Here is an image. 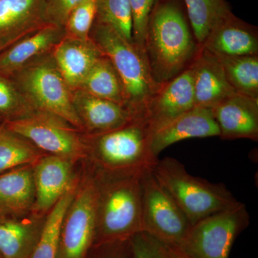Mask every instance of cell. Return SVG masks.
<instances>
[{"mask_svg": "<svg viewBox=\"0 0 258 258\" xmlns=\"http://www.w3.org/2000/svg\"><path fill=\"white\" fill-rule=\"evenodd\" d=\"M197 46L179 7L166 3L153 9L148 23L144 53L153 79L168 82L189 67Z\"/></svg>", "mask_w": 258, "mask_h": 258, "instance_id": "cell-1", "label": "cell"}, {"mask_svg": "<svg viewBox=\"0 0 258 258\" xmlns=\"http://www.w3.org/2000/svg\"><path fill=\"white\" fill-rule=\"evenodd\" d=\"M143 172L120 173L113 181L103 183V186L97 184L94 244L127 240L143 232L141 182Z\"/></svg>", "mask_w": 258, "mask_h": 258, "instance_id": "cell-2", "label": "cell"}, {"mask_svg": "<svg viewBox=\"0 0 258 258\" xmlns=\"http://www.w3.org/2000/svg\"><path fill=\"white\" fill-rule=\"evenodd\" d=\"M152 172L191 226L239 202L223 184L191 175L174 158L159 159Z\"/></svg>", "mask_w": 258, "mask_h": 258, "instance_id": "cell-3", "label": "cell"}, {"mask_svg": "<svg viewBox=\"0 0 258 258\" xmlns=\"http://www.w3.org/2000/svg\"><path fill=\"white\" fill-rule=\"evenodd\" d=\"M90 37L114 66L124 87L128 108L140 118L161 86L153 79L145 54L111 27L96 20Z\"/></svg>", "mask_w": 258, "mask_h": 258, "instance_id": "cell-4", "label": "cell"}, {"mask_svg": "<svg viewBox=\"0 0 258 258\" xmlns=\"http://www.w3.org/2000/svg\"><path fill=\"white\" fill-rule=\"evenodd\" d=\"M13 75L20 91L39 111L56 115L69 124L82 128L70 88L54 61L28 63Z\"/></svg>", "mask_w": 258, "mask_h": 258, "instance_id": "cell-5", "label": "cell"}, {"mask_svg": "<svg viewBox=\"0 0 258 258\" xmlns=\"http://www.w3.org/2000/svg\"><path fill=\"white\" fill-rule=\"evenodd\" d=\"M98 159L113 173H139L152 169L159 158L153 154L151 135L142 118L99 135L96 142Z\"/></svg>", "mask_w": 258, "mask_h": 258, "instance_id": "cell-6", "label": "cell"}, {"mask_svg": "<svg viewBox=\"0 0 258 258\" xmlns=\"http://www.w3.org/2000/svg\"><path fill=\"white\" fill-rule=\"evenodd\" d=\"M249 224L247 208L238 202L191 226L179 247L191 258H229L236 239Z\"/></svg>", "mask_w": 258, "mask_h": 258, "instance_id": "cell-7", "label": "cell"}, {"mask_svg": "<svg viewBox=\"0 0 258 258\" xmlns=\"http://www.w3.org/2000/svg\"><path fill=\"white\" fill-rule=\"evenodd\" d=\"M141 182L143 232L166 246L179 247L191 229L187 218L158 182L152 169L144 171Z\"/></svg>", "mask_w": 258, "mask_h": 258, "instance_id": "cell-8", "label": "cell"}, {"mask_svg": "<svg viewBox=\"0 0 258 258\" xmlns=\"http://www.w3.org/2000/svg\"><path fill=\"white\" fill-rule=\"evenodd\" d=\"M10 132L28 139L52 155L73 159L83 157L84 145L69 123L56 115L39 111L3 123Z\"/></svg>", "mask_w": 258, "mask_h": 258, "instance_id": "cell-9", "label": "cell"}, {"mask_svg": "<svg viewBox=\"0 0 258 258\" xmlns=\"http://www.w3.org/2000/svg\"><path fill=\"white\" fill-rule=\"evenodd\" d=\"M98 189L90 181L76 192L61 227L57 258H86L96 237Z\"/></svg>", "mask_w": 258, "mask_h": 258, "instance_id": "cell-10", "label": "cell"}, {"mask_svg": "<svg viewBox=\"0 0 258 258\" xmlns=\"http://www.w3.org/2000/svg\"><path fill=\"white\" fill-rule=\"evenodd\" d=\"M195 106L192 73L189 66L174 79L161 84L146 105L141 118L152 136Z\"/></svg>", "mask_w": 258, "mask_h": 258, "instance_id": "cell-11", "label": "cell"}, {"mask_svg": "<svg viewBox=\"0 0 258 258\" xmlns=\"http://www.w3.org/2000/svg\"><path fill=\"white\" fill-rule=\"evenodd\" d=\"M195 106L212 108L237 93L230 86L216 55L200 46L189 64Z\"/></svg>", "mask_w": 258, "mask_h": 258, "instance_id": "cell-12", "label": "cell"}, {"mask_svg": "<svg viewBox=\"0 0 258 258\" xmlns=\"http://www.w3.org/2000/svg\"><path fill=\"white\" fill-rule=\"evenodd\" d=\"M220 131L211 108L195 106L176 117L151 136V148L156 157L180 141L220 137Z\"/></svg>", "mask_w": 258, "mask_h": 258, "instance_id": "cell-13", "label": "cell"}, {"mask_svg": "<svg viewBox=\"0 0 258 258\" xmlns=\"http://www.w3.org/2000/svg\"><path fill=\"white\" fill-rule=\"evenodd\" d=\"M220 138L258 139V98L236 93L212 108Z\"/></svg>", "mask_w": 258, "mask_h": 258, "instance_id": "cell-14", "label": "cell"}, {"mask_svg": "<svg viewBox=\"0 0 258 258\" xmlns=\"http://www.w3.org/2000/svg\"><path fill=\"white\" fill-rule=\"evenodd\" d=\"M53 61L71 89H79L93 64L103 55L91 40L64 35L53 48Z\"/></svg>", "mask_w": 258, "mask_h": 258, "instance_id": "cell-15", "label": "cell"}, {"mask_svg": "<svg viewBox=\"0 0 258 258\" xmlns=\"http://www.w3.org/2000/svg\"><path fill=\"white\" fill-rule=\"evenodd\" d=\"M83 126L103 134L121 128L137 118L129 108L77 89L72 96Z\"/></svg>", "mask_w": 258, "mask_h": 258, "instance_id": "cell-16", "label": "cell"}, {"mask_svg": "<svg viewBox=\"0 0 258 258\" xmlns=\"http://www.w3.org/2000/svg\"><path fill=\"white\" fill-rule=\"evenodd\" d=\"M200 46L217 55H257V33L232 13L212 29Z\"/></svg>", "mask_w": 258, "mask_h": 258, "instance_id": "cell-17", "label": "cell"}, {"mask_svg": "<svg viewBox=\"0 0 258 258\" xmlns=\"http://www.w3.org/2000/svg\"><path fill=\"white\" fill-rule=\"evenodd\" d=\"M71 161L69 158L52 155L37 161L33 172L37 210H50L72 184Z\"/></svg>", "mask_w": 258, "mask_h": 258, "instance_id": "cell-18", "label": "cell"}, {"mask_svg": "<svg viewBox=\"0 0 258 258\" xmlns=\"http://www.w3.org/2000/svg\"><path fill=\"white\" fill-rule=\"evenodd\" d=\"M66 35L64 28L45 25L0 52V76L8 77L53 48Z\"/></svg>", "mask_w": 258, "mask_h": 258, "instance_id": "cell-19", "label": "cell"}, {"mask_svg": "<svg viewBox=\"0 0 258 258\" xmlns=\"http://www.w3.org/2000/svg\"><path fill=\"white\" fill-rule=\"evenodd\" d=\"M24 166L0 174L2 216L18 215L28 210L33 203L35 199L33 171Z\"/></svg>", "mask_w": 258, "mask_h": 258, "instance_id": "cell-20", "label": "cell"}, {"mask_svg": "<svg viewBox=\"0 0 258 258\" xmlns=\"http://www.w3.org/2000/svg\"><path fill=\"white\" fill-rule=\"evenodd\" d=\"M42 227L0 215V256L30 258L40 238Z\"/></svg>", "mask_w": 258, "mask_h": 258, "instance_id": "cell-21", "label": "cell"}, {"mask_svg": "<svg viewBox=\"0 0 258 258\" xmlns=\"http://www.w3.org/2000/svg\"><path fill=\"white\" fill-rule=\"evenodd\" d=\"M44 25L39 0H0V37L29 35Z\"/></svg>", "mask_w": 258, "mask_h": 258, "instance_id": "cell-22", "label": "cell"}, {"mask_svg": "<svg viewBox=\"0 0 258 258\" xmlns=\"http://www.w3.org/2000/svg\"><path fill=\"white\" fill-rule=\"evenodd\" d=\"M79 89L128 108L126 95L120 76L104 55L96 60Z\"/></svg>", "mask_w": 258, "mask_h": 258, "instance_id": "cell-23", "label": "cell"}, {"mask_svg": "<svg viewBox=\"0 0 258 258\" xmlns=\"http://www.w3.org/2000/svg\"><path fill=\"white\" fill-rule=\"evenodd\" d=\"M75 195L76 189L74 185L71 184L51 208L46 220L42 225L40 238L30 258H57L61 227Z\"/></svg>", "mask_w": 258, "mask_h": 258, "instance_id": "cell-24", "label": "cell"}, {"mask_svg": "<svg viewBox=\"0 0 258 258\" xmlns=\"http://www.w3.org/2000/svg\"><path fill=\"white\" fill-rule=\"evenodd\" d=\"M215 55L236 92L258 98V55Z\"/></svg>", "mask_w": 258, "mask_h": 258, "instance_id": "cell-25", "label": "cell"}, {"mask_svg": "<svg viewBox=\"0 0 258 258\" xmlns=\"http://www.w3.org/2000/svg\"><path fill=\"white\" fill-rule=\"evenodd\" d=\"M197 42L203 45L212 29L232 14L225 0H184Z\"/></svg>", "mask_w": 258, "mask_h": 258, "instance_id": "cell-26", "label": "cell"}, {"mask_svg": "<svg viewBox=\"0 0 258 258\" xmlns=\"http://www.w3.org/2000/svg\"><path fill=\"white\" fill-rule=\"evenodd\" d=\"M39 159L40 154L33 146L0 123V174Z\"/></svg>", "mask_w": 258, "mask_h": 258, "instance_id": "cell-27", "label": "cell"}, {"mask_svg": "<svg viewBox=\"0 0 258 258\" xmlns=\"http://www.w3.org/2000/svg\"><path fill=\"white\" fill-rule=\"evenodd\" d=\"M96 21L106 24L133 44V20L129 0H96Z\"/></svg>", "mask_w": 258, "mask_h": 258, "instance_id": "cell-28", "label": "cell"}, {"mask_svg": "<svg viewBox=\"0 0 258 258\" xmlns=\"http://www.w3.org/2000/svg\"><path fill=\"white\" fill-rule=\"evenodd\" d=\"M96 15V0L83 2L70 15L64 25L66 35L81 40L90 39Z\"/></svg>", "mask_w": 258, "mask_h": 258, "instance_id": "cell-29", "label": "cell"}, {"mask_svg": "<svg viewBox=\"0 0 258 258\" xmlns=\"http://www.w3.org/2000/svg\"><path fill=\"white\" fill-rule=\"evenodd\" d=\"M86 0H39V11L45 25L64 28L73 10Z\"/></svg>", "mask_w": 258, "mask_h": 258, "instance_id": "cell-30", "label": "cell"}, {"mask_svg": "<svg viewBox=\"0 0 258 258\" xmlns=\"http://www.w3.org/2000/svg\"><path fill=\"white\" fill-rule=\"evenodd\" d=\"M156 1L157 0H129L133 20L134 45L143 52L148 23Z\"/></svg>", "mask_w": 258, "mask_h": 258, "instance_id": "cell-31", "label": "cell"}, {"mask_svg": "<svg viewBox=\"0 0 258 258\" xmlns=\"http://www.w3.org/2000/svg\"><path fill=\"white\" fill-rule=\"evenodd\" d=\"M8 77L0 76V115L6 120L18 117L23 111V99Z\"/></svg>", "mask_w": 258, "mask_h": 258, "instance_id": "cell-32", "label": "cell"}, {"mask_svg": "<svg viewBox=\"0 0 258 258\" xmlns=\"http://www.w3.org/2000/svg\"><path fill=\"white\" fill-rule=\"evenodd\" d=\"M134 258H166L165 244L144 232L130 238Z\"/></svg>", "mask_w": 258, "mask_h": 258, "instance_id": "cell-33", "label": "cell"}, {"mask_svg": "<svg viewBox=\"0 0 258 258\" xmlns=\"http://www.w3.org/2000/svg\"><path fill=\"white\" fill-rule=\"evenodd\" d=\"M98 258H134L130 239L93 244Z\"/></svg>", "mask_w": 258, "mask_h": 258, "instance_id": "cell-34", "label": "cell"}, {"mask_svg": "<svg viewBox=\"0 0 258 258\" xmlns=\"http://www.w3.org/2000/svg\"><path fill=\"white\" fill-rule=\"evenodd\" d=\"M30 35V34H29ZM29 35H13V36L0 37V52H3L5 49L11 46L20 39L28 36Z\"/></svg>", "mask_w": 258, "mask_h": 258, "instance_id": "cell-35", "label": "cell"}, {"mask_svg": "<svg viewBox=\"0 0 258 258\" xmlns=\"http://www.w3.org/2000/svg\"><path fill=\"white\" fill-rule=\"evenodd\" d=\"M166 258H191L177 246H166Z\"/></svg>", "mask_w": 258, "mask_h": 258, "instance_id": "cell-36", "label": "cell"}, {"mask_svg": "<svg viewBox=\"0 0 258 258\" xmlns=\"http://www.w3.org/2000/svg\"><path fill=\"white\" fill-rule=\"evenodd\" d=\"M0 258H3V257H2L1 256H0Z\"/></svg>", "mask_w": 258, "mask_h": 258, "instance_id": "cell-37", "label": "cell"}]
</instances>
